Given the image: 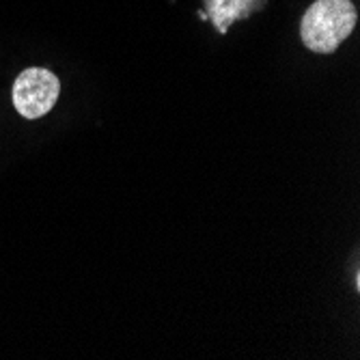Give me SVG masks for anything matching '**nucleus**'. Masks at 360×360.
<instances>
[{
    "label": "nucleus",
    "instance_id": "obj_1",
    "mask_svg": "<svg viewBox=\"0 0 360 360\" xmlns=\"http://www.w3.org/2000/svg\"><path fill=\"white\" fill-rule=\"evenodd\" d=\"M356 18L352 0H317L302 18L300 37L309 50L330 54L352 35Z\"/></svg>",
    "mask_w": 360,
    "mask_h": 360
},
{
    "label": "nucleus",
    "instance_id": "obj_2",
    "mask_svg": "<svg viewBox=\"0 0 360 360\" xmlns=\"http://www.w3.org/2000/svg\"><path fill=\"white\" fill-rule=\"evenodd\" d=\"M60 82L44 68L24 70L13 84V106L26 119H39L48 115L58 100Z\"/></svg>",
    "mask_w": 360,
    "mask_h": 360
},
{
    "label": "nucleus",
    "instance_id": "obj_3",
    "mask_svg": "<svg viewBox=\"0 0 360 360\" xmlns=\"http://www.w3.org/2000/svg\"><path fill=\"white\" fill-rule=\"evenodd\" d=\"M210 20L220 32H226L236 20L248 18L252 11L266 5V0H205Z\"/></svg>",
    "mask_w": 360,
    "mask_h": 360
}]
</instances>
